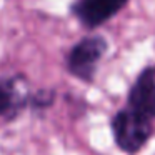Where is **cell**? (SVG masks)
<instances>
[{
	"instance_id": "6da1fadb",
	"label": "cell",
	"mask_w": 155,
	"mask_h": 155,
	"mask_svg": "<svg viewBox=\"0 0 155 155\" xmlns=\"http://www.w3.org/2000/svg\"><path fill=\"white\" fill-rule=\"evenodd\" d=\"M112 134L117 147L125 153H137L153 134V122L125 107L112 118Z\"/></svg>"
},
{
	"instance_id": "7a4b0ae2",
	"label": "cell",
	"mask_w": 155,
	"mask_h": 155,
	"mask_svg": "<svg viewBox=\"0 0 155 155\" xmlns=\"http://www.w3.org/2000/svg\"><path fill=\"white\" fill-rule=\"evenodd\" d=\"M108 48L102 35H90L82 38L72 47L67 55V68L74 77L84 82H92L97 74V65Z\"/></svg>"
},
{
	"instance_id": "3957f363",
	"label": "cell",
	"mask_w": 155,
	"mask_h": 155,
	"mask_svg": "<svg viewBox=\"0 0 155 155\" xmlns=\"http://www.w3.org/2000/svg\"><path fill=\"white\" fill-rule=\"evenodd\" d=\"M127 107L148 120H155V65L143 67L137 75L128 90Z\"/></svg>"
},
{
	"instance_id": "277c9868",
	"label": "cell",
	"mask_w": 155,
	"mask_h": 155,
	"mask_svg": "<svg viewBox=\"0 0 155 155\" xmlns=\"http://www.w3.org/2000/svg\"><path fill=\"white\" fill-rule=\"evenodd\" d=\"M128 0H77L74 14L87 28H95L117 15Z\"/></svg>"
},
{
	"instance_id": "5b68a950",
	"label": "cell",
	"mask_w": 155,
	"mask_h": 155,
	"mask_svg": "<svg viewBox=\"0 0 155 155\" xmlns=\"http://www.w3.org/2000/svg\"><path fill=\"white\" fill-rule=\"evenodd\" d=\"M25 104L27 94L20 78H0V118H14Z\"/></svg>"
}]
</instances>
